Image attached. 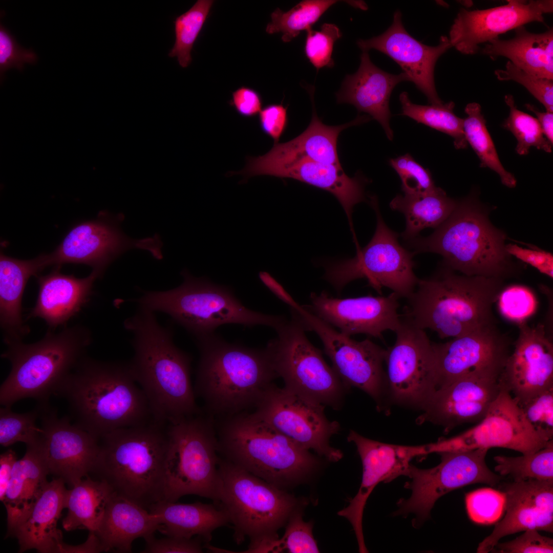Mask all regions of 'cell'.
Here are the masks:
<instances>
[{
	"label": "cell",
	"instance_id": "816d5d0a",
	"mask_svg": "<svg viewBox=\"0 0 553 553\" xmlns=\"http://www.w3.org/2000/svg\"><path fill=\"white\" fill-rule=\"evenodd\" d=\"M498 308L506 320L519 324L526 322L537 307V301L533 291L520 285L504 287L498 300Z\"/></svg>",
	"mask_w": 553,
	"mask_h": 553
},
{
	"label": "cell",
	"instance_id": "f1b7e54d",
	"mask_svg": "<svg viewBox=\"0 0 553 553\" xmlns=\"http://www.w3.org/2000/svg\"><path fill=\"white\" fill-rule=\"evenodd\" d=\"M502 488L505 515L479 544L478 553L491 551L502 538L527 529L553 531V480L514 481Z\"/></svg>",
	"mask_w": 553,
	"mask_h": 553
},
{
	"label": "cell",
	"instance_id": "8d00e7d4",
	"mask_svg": "<svg viewBox=\"0 0 553 553\" xmlns=\"http://www.w3.org/2000/svg\"><path fill=\"white\" fill-rule=\"evenodd\" d=\"M482 53L493 59L505 57L513 65L533 76L553 79V30L541 33L529 32L524 26L515 29L509 39L489 41Z\"/></svg>",
	"mask_w": 553,
	"mask_h": 553
},
{
	"label": "cell",
	"instance_id": "9f6ffc18",
	"mask_svg": "<svg viewBox=\"0 0 553 553\" xmlns=\"http://www.w3.org/2000/svg\"><path fill=\"white\" fill-rule=\"evenodd\" d=\"M519 406L536 431L553 439V388Z\"/></svg>",
	"mask_w": 553,
	"mask_h": 553
},
{
	"label": "cell",
	"instance_id": "5bb4252c",
	"mask_svg": "<svg viewBox=\"0 0 553 553\" xmlns=\"http://www.w3.org/2000/svg\"><path fill=\"white\" fill-rule=\"evenodd\" d=\"M486 449L440 452L441 462L437 466L421 469L410 464L406 475L411 480L405 487L411 490V497L398 502V515L415 514L421 522L430 516L436 501L448 493L474 483L496 485L502 476L487 466ZM418 522V523H419Z\"/></svg>",
	"mask_w": 553,
	"mask_h": 553
},
{
	"label": "cell",
	"instance_id": "681fc988",
	"mask_svg": "<svg viewBox=\"0 0 553 553\" xmlns=\"http://www.w3.org/2000/svg\"><path fill=\"white\" fill-rule=\"evenodd\" d=\"M465 501L469 518L474 522L480 524H492L498 522L505 509L504 493L491 488H479L467 493Z\"/></svg>",
	"mask_w": 553,
	"mask_h": 553
},
{
	"label": "cell",
	"instance_id": "ffe728a7",
	"mask_svg": "<svg viewBox=\"0 0 553 553\" xmlns=\"http://www.w3.org/2000/svg\"><path fill=\"white\" fill-rule=\"evenodd\" d=\"M38 405L42 432L37 443L49 474L72 487L91 474L98 439L72 423L69 416L58 417L48 403Z\"/></svg>",
	"mask_w": 553,
	"mask_h": 553
},
{
	"label": "cell",
	"instance_id": "1f68e13d",
	"mask_svg": "<svg viewBox=\"0 0 553 553\" xmlns=\"http://www.w3.org/2000/svg\"><path fill=\"white\" fill-rule=\"evenodd\" d=\"M65 484L60 478L48 482L25 518L7 531V537L17 539L19 552H62L65 543L57 524L65 508Z\"/></svg>",
	"mask_w": 553,
	"mask_h": 553
},
{
	"label": "cell",
	"instance_id": "ac0fdd59",
	"mask_svg": "<svg viewBox=\"0 0 553 553\" xmlns=\"http://www.w3.org/2000/svg\"><path fill=\"white\" fill-rule=\"evenodd\" d=\"M124 216L114 219L100 215L97 219L74 226L59 245L47 254L49 265L60 267L65 263L83 264L91 266L100 277L117 258L132 248L149 251L157 259L162 258V243L159 237L132 239L119 227Z\"/></svg>",
	"mask_w": 553,
	"mask_h": 553
},
{
	"label": "cell",
	"instance_id": "8992f818",
	"mask_svg": "<svg viewBox=\"0 0 553 553\" xmlns=\"http://www.w3.org/2000/svg\"><path fill=\"white\" fill-rule=\"evenodd\" d=\"M506 238L477 201L469 197L458 201L450 217L431 235L408 241L415 254H439L453 271L503 280L514 270L505 249Z\"/></svg>",
	"mask_w": 553,
	"mask_h": 553
},
{
	"label": "cell",
	"instance_id": "74e56055",
	"mask_svg": "<svg viewBox=\"0 0 553 553\" xmlns=\"http://www.w3.org/2000/svg\"><path fill=\"white\" fill-rule=\"evenodd\" d=\"M49 472L37 443L27 445L14 464L2 501L7 515V531L27 516L48 481Z\"/></svg>",
	"mask_w": 553,
	"mask_h": 553
},
{
	"label": "cell",
	"instance_id": "f5cc1de1",
	"mask_svg": "<svg viewBox=\"0 0 553 553\" xmlns=\"http://www.w3.org/2000/svg\"><path fill=\"white\" fill-rule=\"evenodd\" d=\"M306 32L305 53L310 63L317 71L325 67L332 68L334 65L332 57L333 45L342 36L339 28L333 24L324 23L320 30L310 28Z\"/></svg>",
	"mask_w": 553,
	"mask_h": 553
},
{
	"label": "cell",
	"instance_id": "ab89813d",
	"mask_svg": "<svg viewBox=\"0 0 553 553\" xmlns=\"http://www.w3.org/2000/svg\"><path fill=\"white\" fill-rule=\"evenodd\" d=\"M457 202L439 187L426 194L397 195L391 201L390 206L404 215L406 224L401 236L408 241L416 237L423 229L440 226L452 214Z\"/></svg>",
	"mask_w": 553,
	"mask_h": 553
},
{
	"label": "cell",
	"instance_id": "484cf974",
	"mask_svg": "<svg viewBox=\"0 0 553 553\" xmlns=\"http://www.w3.org/2000/svg\"><path fill=\"white\" fill-rule=\"evenodd\" d=\"M237 174L244 176L246 179L260 175L291 178L329 192L343 206L355 235L352 221L353 207L367 201L364 190L366 180L360 175L351 178L346 175L342 166L311 160H275L264 155L248 158L244 168Z\"/></svg>",
	"mask_w": 553,
	"mask_h": 553
},
{
	"label": "cell",
	"instance_id": "f35d334b",
	"mask_svg": "<svg viewBox=\"0 0 553 553\" xmlns=\"http://www.w3.org/2000/svg\"><path fill=\"white\" fill-rule=\"evenodd\" d=\"M115 493L105 482L88 476L68 490L65 508L68 509L62 525L67 531L84 528L96 532L106 507Z\"/></svg>",
	"mask_w": 553,
	"mask_h": 553
},
{
	"label": "cell",
	"instance_id": "be15d7a7",
	"mask_svg": "<svg viewBox=\"0 0 553 553\" xmlns=\"http://www.w3.org/2000/svg\"><path fill=\"white\" fill-rule=\"evenodd\" d=\"M17 461L15 452L8 449L0 455V500L3 501Z\"/></svg>",
	"mask_w": 553,
	"mask_h": 553
},
{
	"label": "cell",
	"instance_id": "5b68a950",
	"mask_svg": "<svg viewBox=\"0 0 553 553\" xmlns=\"http://www.w3.org/2000/svg\"><path fill=\"white\" fill-rule=\"evenodd\" d=\"M198 339L195 393L210 415L223 417L255 407L278 376L266 350L229 343L213 333Z\"/></svg>",
	"mask_w": 553,
	"mask_h": 553
},
{
	"label": "cell",
	"instance_id": "7a4b0ae2",
	"mask_svg": "<svg viewBox=\"0 0 553 553\" xmlns=\"http://www.w3.org/2000/svg\"><path fill=\"white\" fill-rule=\"evenodd\" d=\"M73 423L97 439L115 430L152 419L146 397L129 363L85 355L60 387Z\"/></svg>",
	"mask_w": 553,
	"mask_h": 553
},
{
	"label": "cell",
	"instance_id": "7402d4cb",
	"mask_svg": "<svg viewBox=\"0 0 553 553\" xmlns=\"http://www.w3.org/2000/svg\"><path fill=\"white\" fill-rule=\"evenodd\" d=\"M353 442L360 457L363 472L361 483L355 496L338 515L351 523L355 532L359 551L367 552L363 532V512L370 494L380 482H390L406 476L414 457L430 453L428 444L405 446L385 443L366 438L351 430L347 436Z\"/></svg>",
	"mask_w": 553,
	"mask_h": 553
},
{
	"label": "cell",
	"instance_id": "91938a15",
	"mask_svg": "<svg viewBox=\"0 0 553 553\" xmlns=\"http://www.w3.org/2000/svg\"><path fill=\"white\" fill-rule=\"evenodd\" d=\"M259 122L261 131L279 143L288 125L287 107L282 103L266 105L259 113Z\"/></svg>",
	"mask_w": 553,
	"mask_h": 553
},
{
	"label": "cell",
	"instance_id": "e0dca14e",
	"mask_svg": "<svg viewBox=\"0 0 553 553\" xmlns=\"http://www.w3.org/2000/svg\"><path fill=\"white\" fill-rule=\"evenodd\" d=\"M292 309L307 330L314 331L319 336L325 353L345 386L364 391L380 408L386 380L383 369L386 350L369 339H351L299 304Z\"/></svg>",
	"mask_w": 553,
	"mask_h": 553
},
{
	"label": "cell",
	"instance_id": "d4e9b609",
	"mask_svg": "<svg viewBox=\"0 0 553 553\" xmlns=\"http://www.w3.org/2000/svg\"><path fill=\"white\" fill-rule=\"evenodd\" d=\"M399 298L392 292L387 296L338 299L323 291L311 293V304L303 307L347 336L362 333L381 338L384 332H395L400 325Z\"/></svg>",
	"mask_w": 553,
	"mask_h": 553
},
{
	"label": "cell",
	"instance_id": "52a82bcc",
	"mask_svg": "<svg viewBox=\"0 0 553 553\" xmlns=\"http://www.w3.org/2000/svg\"><path fill=\"white\" fill-rule=\"evenodd\" d=\"M92 342L86 327L77 324L55 333L49 330L39 341L6 343L1 357L9 360L10 372L0 387V403L11 407L27 398L47 404L65 379L85 355Z\"/></svg>",
	"mask_w": 553,
	"mask_h": 553
},
{
	"label": "cell",
	"instance_id": "4316f807",
	"mask_svg": "<svg viewBox=\"0 0 553 553\" xmlns=\"http://www.w3.org/2000/svg\"><path fill=\"white\" fill-rule=\"evenodd\" d=\"M436 369V390L472 372L503 369L511 352L509 338L496 324L477 329L444 343H433Z\"/></svg>",
	"mask_w": 553,
	"mask_h": 553
},
{
	"label": "cell",
	"instance_id": "6125c7cd",
	"mask_svg": "<svg viewBox=\"0 0 553 553\" xmlns=\"http://www.w3.org/2000/svg\"><path fill=\"white\" fill-rule=\"evenodd\" d=\"M229 103L241 116L252 118L261 112L263 100L256 90L242 86L232 92Z\"/></svg>",
	"mask_w": 553,
	"mask_h": 553
},
{
	"label": "cell",
	"instance_id": "277c9868",
	"mask_svg": "<svg viewBox=\"0 0 553 553\" xmlns=\"http://www.w3.org/2000/svg\"><path fill=\"white\" fill-rule=\"evenodd\" d=\"M503 287L502 279L457 274L446 267L419 279L404 318L441 338L462 336L496 324L493 307Z\"/></svg>",
	"mask_w": 553,
	"mask_h": 553
},
{
	"label": "cell",
	"instance_id": "d6a6232c",
	"mask_svg": "<svg viewBox=\"0 0 553 553\" xmlns=\"http://www.w3.org/2000/svg\"><path fill=\"white\" fill-rule=\"evenodd\" d=\"M47 254L27 260L0 254V324L5 343L22 341L30 331L25 325L22 300L26 284L31 276L49 266Z\"/></svg>",
	"mask_w": 553,
	"mask_h": 553
},
{
	"label": "cell",
	"instance_id": "4fadbf2b",
	"mask_svg": "<svg viewBox=\"0 0 553 553\" xmlns=\"http://www.w3.org/2000/svg\"><path fill=\"white\" fill-rule=\"evenodd\" d=\"M370 202L377 217L372 239L364 247L357 249L354 258L329 265L324 278L337 291L352 281L366 279L369 285L380 294L386 287L399 297L407 299L419 281L413 271L415 253L403 247L398 241V234L386 224L376 198L371 197Z\"/></svg>",
	"mask_w": 553,
	"mask_h": 553
},
{
	"label": "cell",
	"instance_id": "c3c4849f",
	"mask_svg": "<svg viewBox=\"0 0 553 553\" xmlns=\"http://www.w3.org/2000/svg\"><path fill=\"white\" fill-rule=\"evenodd\" d=\"M283 536L272 541L266 552L317 553L320 550L312 535L311 522H305L299 514H291Z\"/></svg>",
	"mask_w": 553,
	"mask_h": 553
},
{
	"label": "cell",
	"instance_id": "7c38bea8",
	"mask_svg": "<svg viewBox=\"0 0 553 553\" xmlns=\"http://www.w3.org/2000/svg\"><path fill=\"white\" fill-rule=\"evenodd\" d=\"M199 413L167 425L169 445L164 500L195 495L215 500L218 479V441L211 416Z\"/></svg>",
	"mask_w": 553,
	"mask_h": 553
},
{
	"label": "cell",
	"instance_id": "9a60e30c",
	"mask_svg": "<svg viewBox=\"0 0 553 553\" xmlns=\"http://www.w3.org/2000/svg\"><path fill=\"white\" fill-rule=\"evenodd\" d=\"M325 408L273 384L264 393L254 413L301 445L336 462L343 453L330 445V440L340 425L327 418Z\"/></svg>",
	"mask_w": 553,
	"mask_h": 553
},
{
	"label": "cell",
	"instance_id": "836d02e7",
	"mask_svg": "<svg viewBox=\"0 0 553 553\" xmlns=\"http://www.w3.org/2000/svg\"><path fill=\"white\" fill-rule=\"evenodd\" d=\"M306 89L312 103V116L310 124L302 133L292 140L274 143L271 150L264 155L270 159H306L342 166L337 150V139L341 132L351 126L368 122L372 118L368 115H358L353 120L342 125H326L318 118L316 112L314 86L307 85Z\"/></svg>",
	"mask_w": 553,
	"mask_h": 553
},
{
	"label": "cell",
	"instance_id": "8fae6325",
	"mask_svg": "<svg viewBox=\"0 0 553 553\" xmlns=\"http://www.w3.org/2000/svg\"><path fill=\"white\" fill-rule=\"evenodd\" d=\"M291 318L275 330L266 350L284 388L313 402L339 410L348 389L306 335V327L291 310Z\"/></svg>",
	"mask_w": 553,
	"mask_h": 553
},
{
	"label": "cell",
	"instance_id": "cb8c5ba5",
	"mask_svg": "<svg viewBox=\"0 0 553 553\" xmlns=\"http://www.w3.org/2000/svg\"><path fill=\"white\" fill-rule=\"evenodd\" d=\"M553 11L551 0L507 1L486 9L461 8L449 31L452 47L465 55L476 54L479 45L501 34L534 22L544 23V15Z\"/></svg>",
	"mask_w": 553,
	"mask_h": 553
},
{
	"label": "cell",
	"instance_id": "bcb514c9",
	"mask_svg": "<svg viewBox=\"0 0 553 553\" xmlns=\"http://www.w3.org/2000/svg\"><path fill=\"white\" fill-rule=\"evenodd\" d=\"M504 101L509 107V113L502 126L516 138L517 153L527 155L531 147L551 153L552 145L544 135L537 119L518 109L512 95H505Z\"/></svg>",
	"mask_w": 553,
	"mask_h": 553
},
{
	"label": "cell",
	"instance_id": "ba28073f",
	"mask_svg": "<svg viewBox=\"0 0 553 553\" xmlns=\"http://www.w3.org/2000/svg\"><path fill=\"white\" fill-rule=\"evenodd\" d=\"M223 418L217 434L222 458L277 487L290 485L318 463L309 450L254 412Z\"/></svg>",
	"mask_w": 553,
	"mask_h": 553
},
{
	"label": "cell",
	"instance_id": "e7e4bbea",
	"mask_svg": "<svg viewBox=\"0 0 553 553\" xmlns=\"http://www.w3.org/2000/svg\"><path fill=\"white\" fill-rule=\"evenodd\" d=\"M259 276L262 283L281 301L293 308L297 303L284 287L269 273L261 271Z\"/></svg>",
	"mask_w": 553,
	"mask_h": 553
},
{
	"label": "cell",
	"instance_id": "b9f144b4",
	"mask_svg": "<svg viewBox=\"0 0 553 553\" xmlns=\"http://www.w3.org/2000/svg\"><path fill=\"white\" fill-rule=\"evenodd\" d=\"M399 99L401 105V115L450 136L454 139L457 150L467 147L463 119L455 114V103L453 101L440 104H417L410 100L406 92H401Z\"/></svg>",
	"mask_w": 553,
	"mask_h": 553
},
{
	"label": "cell",
	"instance_id": "e575fe53",
	"mask_svg": "<svg viewBox=\"0 0 553 553\" xmlns=\"http://www.w3.org/2000/svg\"><path fill=\"white\" fill-rule=\"evenodd\" d=\"M157 517L138 504L116 493L106 507L96 532L104 551L131 552L133 542L158 530Z\"/></svg>",
	"mask_w": 553,
	"mask_h": 553
},
{
	"label": "cell",
	"instance_id": "60d3db41",
	"mask_svg": "<svg viewBox=\"0 0 553 553\" xmlns=\"http://www.w3.org/2000/svg\"><path fill=\"white\" fill-rule=\"evenodd\" d=\"M467 115L463 119V131L467 143L473 148L480 161V166L487 167L499 176L502 183L514 188L517 184L515 177L507 172L500 161L494 142L487 130L486 120L480 105L476 102L468 103L464 109Z\"/></svg>",
	"mask_w": 553,
	"mask_h": 553
},
{
	"label": "cell",
	"instance_id": "83f0119b",
	"mask_svg": "<svg viewBox=\"0 0 553 553\" xmlns=\"http://www.w3.org/2000/svg\"><path fill=\"white\" fill-rule=\"evenodd\" d=\"M401 16V12L396 10L391 25L386 31L368 39H358L357 45L363 52L375 49L388 56L401 67L431 104H442L443 101L436 90L434 69L438 58L452 47L449 37L441 36L436 46L426 45L406 31Z\"/></svg>",
	"mask_w": 553,
	"mask_h": 553
},
{
	"label": "cell",
	"instance_id": "6f0895ef",
	"mask_svg": "<svg viewBox=\"0 0 553 553\" xmlns=\"http://www.w3.org/2000/svg\"><path fill=\"white\" fill-rule=\"evenodd\" d=\"M500 553L553 552V539L540 535L538 530L527 529L512 541L498 543L491 551Z\"/></svg>",
	"mask_w": 553,
	"mask_h": 553
},
{
	"label": "cell",
	"instance_id": "4dcf8cb0",
	"mask_svg": "<svg viewBox=\"0 0 553 553\" xmlns=\"http://www.w3.org/2000/svg\"><path fill=\"white\" fill-rule=\"evenodd\" d=\"M60 268L55 267L48 274L36 276L37 297L28 314V318L44 320L51 330L66 324L79 313L90 300L94 282L100 278L92 270L87 277L78 278L61 273Z\"/></svg>",
	"mask_w": 553,
	"mask_h": 553
},
{
	"label": "cell",
	"instance_id": "680465c9",
	"mask_svg": "<svg viewBox=\"0 0 553 553\" xmlns=\"http://www.w3.org/2000/svg\"><path fill=\"white\" fill-rule=\"evenodd\" d=\"M144 539L146 545L143 553H201L204 548L203 541L199 537L185 538L166 536L158 539L153 535Z\"/></svg>",
	"mask_w": 553,
	"mask_h": 553
},
{
	"label": "cell",
	"instance_id": "f546056e",
	"mask_svg": "<svg viewBox=\"0 0 553 553\" xmlns=\"http://www.w3.org/2000/svg\"><path fill=\"white\" fill-rule=\"evenodd\" d=\"M406 81H410V79L405 73L393 74L385 72L372 62L368 52H363L357 71L345 77L336 93L337 102L351 104L359 112L368 114L380 123L388 139L392 140L390 96L396 85Z\"/></svg>",
	"mask_w": 553,
	"mask_h": 553
},
{
	"label": "cell",
	"instance_id": "d6986e66",
	"mask_svg": "<svg viewBox=\"0 0 553 553\" xmlns=\"http://www.w3.org/2000/svg\"><path fill=\"white\" fill-rule=\"evenodd\" d=\"M394 344L386 350V378L393 399L422 410L436 389L432 343L423 329L401 319Z\"/></svg>",
	"mask_w": 553,
	"mask_h": 553
},
{
	"label": "cell",
	"instance_id": "11a10c76",
	"mask_svg": "<svg viewBox=\"0 0 553 553\" xmlns=\"http://www.w3.org/2000/svg\"><path fill=\"white\" fill-rule=\"evenodd\" d=\"M38 57L32 49H25L17 42L15 37L1 22L0 24V77L1 83L4 73L10 69L22 71L26 63L34 65Z\"/></svg>",
	"mask_w": 553,
	"mask_h": 553
},
{
	"label": "cell",
	"instance_id": "6da1fadb",
	"mask_svg": "<svg viewBox=\"0 0 553 553\" xmlns=\"http://www.w3.org/2000/svg\"><path fill=\"white\" fill-rule=\"evenodd\" d=\"M124 326L133 336L134 353L129 364L146 397L153 420L167 425L199 413L190 380V357L174 343L172 328L161 326L155 312L141 306Z\"/></svg>",
	"mask_w": 553,
	"mask_h": 553
},
{
	"label": "cell",
	"instance_id": "603a6c76",
	"mask_svg": "<svg viewBox=\"0 0 553 553\" xmlns=\"http://www.w3.org/2000/svg\"><path fill=\"white\" fill-rule=\"evenodd\" d=\"M519 334L500 375L519 406L553 388V343L544 324H518Z\"/></svg>",
	"mask_w": 553,
	"mask_h": 553
},
{
	"label": "cell",
	"instance_id": "f907efd6",
	"mask_svg": "<svg viewBox=\"0 0 553 553\" xmlns=\"http://www.w3.org/2000/svg\"><path fill=\"white\" fill-rule=\"evenodd\" d=\"M390 166L401 181L404 194L423 195L437 190L430 171L417 162L409 154L389 160Z\"/></svg>",
	"mask_w": 553,
	"mask_h": 553
},
{
	"label": "cell",
	"instance_id": "7dc6e473",
	"mask_svg": "<svg viewBox=\"0 0 553 553\" xmlns=\"http://www.w3.org/2000/svg\"><path fill=\"white\" fill-rule=\"evenodd\" d=\"M38 405L32 411L24 413L13 412L11 407L0 409V444L7 447L17 442L27 445L34 444L39 440L42 430L36 424L39 418Z\"/></svg>",
	"mask_w": 553,
	"mask_h": 553
},
{
	"label": "cell",
	"instance_id": "d590c367",
	"mask_svg": "<svg viewBox=\"0 0 553 553\" xmlns=\"http://www.w3.org/2000/svg\"><path fill=\"white\" fill-rule=\"evenodd\" d=\"M158 518L159 531L170 536L192 538L200 537L209 543L217 529L230 523L226 512L218 504L195 502L189 504L165 500L148 509Z\"/></svg>",
	"mask_w": 553,
	"mask_h": 553
},
{
	"label": "cell",
	"instance_id": "f6af8a7d",
	"mask_svg": "<svg viewBox=\"0 0 553 553\" xmlns=\"http://www.w3.org/2000/svg\"><path fill=\"white\" fill-rule=\"evenodd\" d=\"M214 1L198 0L186 12L177 17L174 22L175 41L168 56L177 58L184 68L191 63V52L208 16Z\"/></svg>",
	"mask_w": 553,
	"mask_h": 553
},
{
	"label": "cell",
	"instance_id": "94428289",
	"mask_svg": "<svg viewBox=\"0 0 553 553\" xmlns=\"http://www.w3.org/2000/svg\"><path fill=\"white\" fill-rule=\"evenodd\" d=\"M507 253L530 265L540 272L553 278V256L547 251L538 248H525L516 244L505 245Z\"/></svg>",
	"mask_w": 553,
	"mask_h": 553
},
{
	"label": "cell",
	"instance_id": "7bdbcfd3",
	"mask_svg": "<svg viewBox=\"0 0 553 553\" xmlns=\"http://www.w3.org/2000/svg\"><path fill=\"white\" fill-rule=\"evenodd\" d=\"M337 0H304L284 12L277 8L270 15L271 22L266 28L267 33H282V40L288 42L303 30L311 28Z\"/></svg>",
	"mask_w": 553,
	"mask_h": 553
},
{
	"label": "cell",
	"instance_id": "ee69618b",
	"mask_svg": "<svg viewBox=\"0 0 553 553\" xmlns=\"http://www.w3.org/2000/svg\"><path fill=\"white\" fill-rule=\"evenodd\" d=\"M495 471L501 476L508 475L514 481L529 479L553 480V440L541 450L518 457H494Z\"/></svg>",
	"mask_w": 553,
	"mask_h": 553
},
{
	"label": "cell",
	"instance_id": "db71d44e",
	"mask_svg": "<svg viewBox=\"0 0 553 553\" xmlns=\"http://www.w3.org/2000/svg\"><path fill=\"white\" fill-rule=\"evenodd\" d=\"M497 79L501 81L512 80L519 83L546 109V111L553 112L552 80L538 77L529 74L508 61L504 69L494 72Z\"/></svg>",
	"mask_w": 553,
	"mask_h": 553
},
{
	"label": "cell",
	"instance_id": "2e32d148",
	"mask_svg": "<svg viewBox=\"0 0 553 553\" xmlns=\"http://www.w3.org/2000/svg\"><path fill=\"white\" fill-rule=\"evenodd\" d=\"M551 440L531 426L517 400L501 384L498 395L480 421L459 435L439 440L435 447L438 453L502 448L526 455L544 448Z\"/></svg>",
	"mask_w": 553,
	"mask_h": 553
},
{
	"label": "cell",
	"instance_id": "03108f58",
	"mask_svg": "<svg viewBox=\"0 0 553 553\" xmlns=\"http://www.w3.org/2000/svg\"><path fill=\"white\" fill-rule=\"evenodd\" d=\"M527 110L533 112L541 126L544 135L549 142L553 144V113L546 111L540 112L531 104L525 105Z\"/></svg>",
	"mask_w": 553,
	"mask_h": 553
},
{
	"label": "cell",
	"instance_id": "30bf717a",
	"mask_svg": "<svg viewBox=\"0 0 553 553\" xmlns=\"http://www.w3.org/2000/svg\"><path fill=\"white\" fill-rule=\"evenodd\" d=\"M183 283L167 291H147L137 299L139 306L169 315L198 339L214 333L227 324L247 326L265 325L274 329L285 320L245 307L228 287L208 279L182 271Z\"/></svg>",
	"mask_w": 553,
	"mask_h": 553
},
{
	"label": "cell",
	"instance_id": "9c48e42d",
	"mask_svg": "<svg viewBox=\"0 0 553 553\" xmlns=\"http://www.w3.org/2000/svg\"><path fill=\"white\" fill-rule=\"evenodd\" d=\"M218 468L214 501L226 512L233 526V540L240 545L249 539L242 552H265L293 512L294 498L222 457Z\"/></svg>",
	"mask_w": 553,
	"mask_h": 553
},
{
	"label": "cell",
	"instance_id": "3957f363",
	"mask_svg": "<svg viewBox=\"0 0 553 553\" xmlns=\"http://www.w3.org/2000/svg\"><path fill=\"white\" fill-rule=\"evenodd\" d=\"M98 443L90 474L94 479L106 482L116 494L147 510L164 500L167 425L152 420L120 428L100 438Z\"/></svg>",
	"mask_w": 553,
	"mask_h": 553
},
{
	"label": "cell",
	"instance_id": "44dd1931",
	"mask_svg": "<svg viewBox=\"0 0 553 553\" xmlns=\"http://www.w3.org/2000/svg\"><path fill=\"white\" fill-rule=\"evenodd\" d=\"M502 370H476L436 390L422 409L418 422L441 426L446 432L463 423L479 422L499 393Z\"/></svg>",
	"mask_w": 553,
	"mask_h": 553
}]
</instances>
